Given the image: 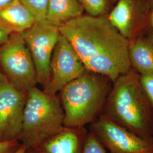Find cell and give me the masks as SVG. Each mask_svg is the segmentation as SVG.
Segmentation results:
<instances>
[{
  "instance_id": "1",
  "label": "cell",
  "mask_w": 153,
  "mask_h": 153,
  "mask_svg": "<svg viewBox=\"0 0 153 153\" xmlns=\"http://www.w3.org/2000/svg\"><path fill=\"white\" fill-rule=\"evenodd\" d=\"M59 28L87 71L107 76L114 82L131 69L129 41L115 28L106 16L82 14Z\"/></svg>"
},
{
  "instance_id": "2",
  "label": "cell",
  "mask_w": 153,
  "mask_h": 153,
  "mask_svg": "<svg viewBox=\"0 0 153 153\" xmlns=\"http://www.w3.org/2000/svg\"><path fill=\"white\" fill-rule=\"evenodd\" d=\"M102 115L143 138L153 141V108L142 89L140 75L131 69L118 76Z\"/></svg>"
},
{
  "instance_id": "3",
  "label": "cell",
  "mask_w": 153,
  "mask_h": 153,
  "mask_svg": "<svg viewBox=\"0 0 153 153\" xmlns=\"http://www.w3.org/2000/svg\"><path fill=\"white\" fill-rule=\"evenodd\" d=\"M112 86L108 77L89 71L67 84L59 95L64 111V126L91 124L102 115Z\"/></svg>"
},
{
  "instance_id": "4",
  "label": "cell",
  "mask_w": 153,
  "mask_h": 153,
  "mask_svg": "<svg viewBox=\"0 0 153 153\" xmlns=\"http://www.w3.org/2000/svg\"><path fill=\"white\" fill-rule=\"evenodd\" d=\"M64 111L59 96L36 86L27 91L19 141L28 149L37 146L64 126Z\"/></svg>"
},
{
  "instance_id": "5",
  "label": "cell",
  "mask_w": 153,
  "mask_h": 153,
  "mask_svg": "<svg viewBox=\"0 0 153 153\" xmlns=\"http://www.w3.org/2000/svg\"><path fill=\"white\" fill-rule=\"evenodd\" d=\"M0 69L7 81L21 91L27 92L38 84L33 59L21 34H11L0 45Z\"/></svg>"
},
{
  "instance_id": "6",
  "label": "cell",
  "mask_w": 153,
  "mask_h": 153,
  "mask_svg": "<svg viewBox=\"0 0 153 153\" xmlns=\"http://www.w3.org/2000/svg\"><path fill=\"white\" fill-rule=\"evenodd\" d=\"M61 33L46 19L36 21L21 33L33 59L37 82L44 88L49 82L50 61Z\"/></svg>"
},
{
  "instance_id": "7",
  "label": "cell",
  "mask_w": 153,
  "mask_h": 153,
  "mask_svg": "<svg viewBox=\"0 0 153 153\" xmlns=\"http://www.w3.org/2000/svg\"><path fill=\"white\" fill-rule=\"evenodd\" d=\"M93 133L109 153H153V141L140 137L103 115L90 124Z\"/></svg>"
},
{
  "instance_id": "8",
  "label": "cell",
  "mask_w": 153,
  "mask_h": 153,
  "mask_svg": "<svg viewBox=\"0 0 153 153\" xmlns=\"http://www.w3.org/2000/svg\"><path fill=\"white\" fill-rule=\"evenodd\" d=\"M86 71L71 44L61 34L50 61L49 82L43 90L56 95L67 84Z\"/></svg>"
},
{
  "instance_id": "9",
  "label": "cell",
  "mask_w": 153,
  "mask_h": 153,
  "mask_svg": "<svg viewBox=\"0 0 153 153\" xmlns=\"http://www.w3.org/2000/svg\"><path fill=\"white\" fill-rule=\"evenodd\" d=\"M149 13L145 0H117L106 16L125 38L131 41L145 35L150 28Z\"/></svg>"
},
{
  "instance_id": "10",
  "label": "cell",
  "mask_w": 153,
  "mask_h": 153,
  "mask_svg": "<svg viewBox=\"0 0 153 153\" xmlns=\"http://www.w3.org/2000/svg\"><path fill=\"white\" fill-rule=\"evenodd\" d=\"M27 95V92L17 90L6 78L0 82V133L2 141L19 140Z\"/></svg>"
},
{
  "instance_id": "11",
  "label": "cell",
  "mask_w": 153,
  "mask_h": 153,
  "mask_svg": "<svg viewBox=\"0 0 153 153\" xmlns=\"http://www.w3.org/2000/svg\"><path fill=\"white\" fill-rule=\"evenodd\" d=\"M88 134L85 127L64 126L31 150L33 153H82Z\"/></svg>"
},
{
  "instance_id": "12",
  "label": "cell",
  "mask_w": 153,
  "mask_h": 153,
  "mask_svg": "<svg viewBox=\"0 0 153 153\" xmlns=\"http://www.w3.org/2000/svg\"><path fill=\"white\" fill-rule=\"evenodd\" d=\"M35 22L32 14L19 0H13L0 7V29L9 35L22 33Z\"/></svg>"
},
{
  "instance_id": "13",
  "label": "cell",
  "mask_w": 153,
  "mask_h": 153,
  "mask_svg": "<svg viewBox=\"0 0 153 153\" xmlns=\"http://www.w3.org/2000/svg\"><path fill=\"white\" fill-rule=\"evenodd\" d=\"M128 53L131 69L139 74H153V43L145 35L129 41Z\"/></svg>"
},
{
  "instance_id": "14",
  "label": "cell",
  "mask_w": 153,
  "mask_h": 153,
  "mask_svg": "<svg viewBox=\"0 0 153 153\" xmlns=\"http://www.w3.org/2000/svg\"><path fill=\"white\" fill-rule=\"evenodd\" d=\"M84 9L78 0H49L46 19L60 27L83 14Z\"/></svg>"
},
{
  "instance_id": "15",
  "label": "cell",
  "mask_w": 153,
  "mask_h": 153,
  "mask_svg": "<svg viewBox=\"0 0 153 153\" xmlns=\"http://www.w3.org/2000/svg\"><path fill=\"white\" fill-rule=\"evenodd\" d=\"M87 14L94 16H107L116 4L114 0H78Z\"/></svg>"
},
{
  "instance_id": "16",
  "label": "cell",
  "mask_w": 153,
  "mask_h": 153,
  "mask_svg": "<svg viewBox=\"0 0 153 153\" xmlns=\"http://www.w3.org/2000/svg\"><path fill=\"white\" fill-rule=\"evenodd\" d=\"M32 14L35 21L46 19L49 0H19Z\"/></svg>"
},
{
  "instance_id": "17",
  "label": "cell",
  "mask_w": 153,
  "mask_h": 153,
  "mask_svg": "<svg viewBox=\"0 0 153 153\" xmlns=\"http://www.w3.org/2000/svg\"><path fill=\"white\" fill-rule=\"evenodd\" d=\"M82 153H107L105 149L91 131L88 132Z\"/></svg>"
},
{
  "instance_id": "18",
  "label": "cell",
  "mask_w": 153,
  "mask_h": 153,
  "mask_svg": "<svg viewBox=\"0 0 153 153\" xmlns=\"http://www.w3.org/2000/svg\"><path fill=\"white\" fill-rule=\"evenodd\" d=\"M139 75L142 89L153 108V74Z\"/></svg>"
},
{
  "instance_id": "19",
  "label": "cell",
  "mask_w": 153,
  "mask_h": 153,
  "mask_svg": "<svg viewBox=\"0 0 153 153\" xmlns=\"http://www.w3.org/2000/svg\"><path fill=\"white\" fill-rule=\"evenodd\" d=\"M21 145L18 140L0 141V153H15Z\"/></svg>"
},
{
  "instance_id": "20",
  "label": "cell",
  "mask_w": 153,
  "mask_h": 153,
  "mask_svg": "<svg viewBox=\"0 0 153 153\" xmlns=\"http://www.w3.org/2000/svg\"><path fill=\"white\" fill-rule=\"evenodd\" d=\"M9 35L0 29V45L5 43L9 38Z\"/></svg>"
},
{
  "instance_id": "21",
  "label": "cell",
  "mask_w": 153,
  "mask_h": 153,
  "mask_svg": "<svg viewBox=\"0 0 153 153\" xmlns=\"http://www.w3.org/2000/svg\"><path fill=\"white\" fill-rule=\"evenodd\" d=\"M149 27L153 30V9H152L149 13Z\"/></svg>"
},
{
  "instance_id": "22",
  "label": "cell",
  "mask_w": 153,
  "mask_h": 153,
  "mask_svg": "<svg viewBox=\"0 0 153 153\" xmlns=\"http://www.w3.org/2000/svg\"><path fill=\"white\" fill-rule=\"evenodd\" d=\"M145 36L153 43V30L149 28L145 34Z\"/></svg>"
},
{
  "instance_id": "23",
  "label": "cell",
  "mask_w": 153,
  "mask_h": 153,
  "mask_svg": "<svg viewBox=\"0 0 153 153\" xmlns=\"http://www.w3.org/2000/svg\"><path fill=\"white\" fill-rule=\"evenodd\" d=\"M27 150V149L21 143L20 147L17 150V151L15 153H26Z\"/></svg>"
},
{
  "instance_id": "24",
  "label": "cell",
  "mask_w": 153,
  "mask_h": 153,
  "mask_svg": "<svg viewBox=\"0 0 153 153\" xmlns=\"http://www.w3.org/2000/svg\"><path fill=\"white\" fill-rule=\"evenodd\" d=\"M145 1L148 5L149 10L150 11L153 9V0H145Z\"/></svg>"
},
{
  "instance_id": "25",
  "label": "cell",
  "mask_w": 153,
  "mask_h": 153,
  "mask_svg": "<svg viewBox=\"0 0 153 153\" xmlns=\"http://www.w3.org/2000/svg\"><path fill=\"white\" fill-rule=\"evenodd\" d=\"M13 0H0V7L9 4Z\"/></svg>"
},
{
  "instance_id": "26",
  "label": "cell",
  "mask_w": 153,
  "mask_h": 153,
  "mask_svg": "<svg viewBox=\"0 0 153 153\" xmlns=\"http://www.w3.org/2000/svg\"><path fill=\"white\" fill-rule=\"evenodd\" d=\"M5 79H6L5 76H4V75L2 74V71H1V69H0V82L4 80Z\"/></svg>"
},
{
  "instance_id": "27",
  "label": "cell",
  "mask_w": 153,
  "mask_h": 153,
  "mask_svg": "<svg viewBox=\"0 0 153 153\" xmlns=\"http://www.w3.org/2000/svg\"><path fill=\"white\" fill-rule=\"evenodd\" d=\"M26 153H33L31 149H28Z\"/></svg>"
},
{
  "instance_id": "28",
  "label": "cell",
  "mask_w": 153,
  "mask_h": 153,
  "mask_svg": "<svg viewBox=\"0 0 153 153\" xmlns=\"http://www.w3.org/2000/svg\"><path fill=\"white\" fill-rule=\"evenodd\" d=\"M0 141H2V136H1V133H0Z\"/></svg>"
},
{
  "instance_id": "29",
  "label": "cell",
  "mask_w": 153,
  "mask_h": 153,
  "mask_svg": "<svg viewBox=\"0 0 153 153\" xmlns=\"http://www.w3.org/2000/svg\"><path fill=\"white\" fill-rule=\"evenodd\" d=\"M114 1H115V2H116V1H117V0H114Z\"/></svg>"
}]
</instances>
